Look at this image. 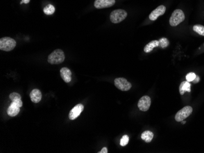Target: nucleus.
Here are the masks:
<instances>
[{
  "label": "nucleus",
  "mask_w": 204,
  "mask_h": 153,
  "mask_svg": "<svg viewBox=\"0 0 204 153\" xmlns=\"http://www.w3.org/2000/svg\"><path fill=\"white\" fill-rule=\"evenodd\" d=\"M65 55L64 52L60 49L53 51L48 57V62L51 64H60L64 62Z\"/></svg>",
  "instance_id": "obj_1"
},
{
  "label": "nucleus",
  "mask_w": 204,
  "mask_h": 153,
  "mask_svg": "<svg viewBox=\"0 0 204 153\" xmlns=\"http://www.w3.org/2000/svg\"><path fill=\"white\" fill-rule=\"evenodd\" d=\"M185 16L183 12L180 9L175 10L171 15L169 19L170 25L172 26H177L185 20Z\"/></svg>",
  "instance_id": "obj_2"
},
{
  "label": "nucleus",
  "mask_w": 204,
  "mask_h": 153,
  "mask_svg": "<svg viewBox=\"0 0 204 153\" xmlns=\"http://www.w3.org/2000/svg\"><path fill=\"white\" fill-rule=\"evenodd\" d=\"M15 46L16 42L13 38L5 37L0 39V50L2 51H11L13 50Z\"/></svg>",
  "instance_id": "obj_3"
},
{
  "label": "nucleus",
  "mask_w": 204,
  "mask_h": 153,
  "mask_svg": "<svg viewBox=\"0 0 204 153\" xmlns=\"http://www.w3.org/2000/svg\"><path fill=\"white\" fill-rule=\"evenodd\" d=\"M127 16V13L123 9L113 11L110 15V20L113 23H119L124 20Z\"/></svg>",
  "instance_id": "obj_4"
},
{
  "label": "nucleus",
  "mask_w": 204,
  "mask_h": 153,
  "mask_svg": "<svg viewBox=\"0 0 204 153\" xmlns=\"http://www.w3.org/2000/svg\"><path fill=\"white\" fill-rule=\"evenodd\" d=\"M192 112V108L191 106H185L180 110L179 112L176 114L175 119L177 121L180 122L182 121L186 118H188L190 115H191Z\"/></svg>",
  "instance_id": "obj_5"
},
{
  "label": "nucleus",
  "mask_w": 204,
  "mask_h": 153,
  "mask_svg": "<svg viewBox=\"0 0 204 153\" xmlns=\"http://www.w3.org/2000/svg\"><path fill=\"white\" fill-rule=\"evenodd\" d=\"M115 86L122 91H128L131 89V84L124 77H118L115 79Z\"/></svg>",
  "instance_id": "obj_6"
},
{
  "label": "nucleus",
  "mask_w": 204,
  "mask_h": 153,
  "mask_svg": "<svg viewBox=\"0 0 204 153\" xmlns=\"http://www.w3.org/2000/svg\"><path fill=\"white\" fill-rule=\"evenodd\" d=\"M151 105V99L149 96H144L140 98L138 103L140 110L143 112L147 111Z\"/></svg>",
  "instance_id": "obj_7"
},
{
  "label": "nucleus",
  "mask_w": 204,
  "mask_h": 153,
  "mask_svg": "<svg viewBox=\"0 0 204 153\" xmlns=\"http://www.w3.org/2000/svg\"><path fill=\"white\" fill-rule=\"evenodd\" d=\"M115 2V0H95L94 6L97 9H103L113 6Z\"/></svg>",
  "instance_id": "obj_8"
},
{
  "label": "nucleus",
  "mask_w": 204,
  "mask_h": 153,
  "mask_svg": "<svg viewBox=\"0 0 204 153\" xmlns=\"http://www.w3.org/2000/svg\"><path fill=\"white\" fill-rule=\"evenodd\" d=\"M84 109V106L82 104H78L77 106H75L70 111L69 113V118L72 120L76 119L77 117H78L81 113L83 112Z\"/></svg>",
  "instance_id": "obj_9"
},
{
  "label": "nucleus",
  "mask_w": 204,
  "mask_h": 153,
  "mask_svg": "<svg viewBox=\"0 0 204 153\" xmlns=\"http://www.w3.org/2000/svg\"><path fill=\"white\" fill-rule=\"evenodd\" d=\"M165 12H166V7L163 5H161L150 13V14L149 15V18L150 20L155 21L158 18V17L163 15Z\"/></svg>",
  "instance_id": "obj_10"
},
{
  "label": "nucleus",
  "mask_w": 204,
  "mask_h": 153,
  "mask_svg": "<svg viewBox=\"0 0 204 153\" xmlns=\"http://www.w3.org/2000/svg\"><path fill=\"white\" fill-rule=\"evenodd\" d=\"M60 75L62 79L67 83H69L72 80V72L66 67L62 68L60 70Z\"/></svg>",
  "instance_id": "obj_11"
},
{
  "label": "nucleus",
  "mask_w": 204,
  "mask_h": 153,
  "mask_svg": "<svg viewBox=\"0 0 204 153\" xmlns=\"http://www.w3.org/2000/svg\"><path fill=\"white\" fill-rule=\"evenodd\" d=\"M30 98L32 102L38 103L42 99V93L38 89L33 90L30 93Z\"/></svg>",
  "instance_id": "obj_12"
},
{
  "label": "nucleus",
  "mask_w": 204,
  "mask_h": 153,
  "mask_svg": "<svg viewBox=\"0 0 204 153\" xmlns=\"http://www.w3.org/2000/svg\"><path fill=\"white\" fill-rule=\"evenodd\" d=\"M20 112V107L12 102L7 110L8 114L11 116H15L18 115Z\"/></svg>",
  "instance_id": "obj_13"
},
{
  "label": "nucleus",
  "mask_w": 204,
  "mask_h": 153,
  "mask_svg": "<svg viewBox=\"0 0 204 153\" xmlns=\"http://www.w3.org/2000/svg\"><path fill=\"white\" fill-rule=\"evenodd\" d=\"M179 91L180 95H183L185 91H191V84L188 81L182 82L179 87Z\"/></svg>",
  "instance_id": "obj_14"
},
{
  "label": "nucleus",
  "mask_w": 204,
  "mask_h": 153,
  "mask_svg": "<svg viewBox=\"0 0 204 153\" xmlns=\"http://www.w3.org/2000/svg\"><path fill=\"white\" fill-rule=\"evenodd\" d=\"M160 45V43L158 40H153L149 43L144 48V51L146 53L150 52L153 50V48L157 47Z\"/></svg>",
  "instance_id": "obj_15"
},
{
  "label": "nucleus",
  "mask_w": 204,
  "mask_h": 153,
  "mask_svg": "<svg viewBox=\"0 0 204 153\" xmlns=\"http://www.w3.org/2000/svg\"><path fill=\"white\" fill-rule=\"evenodd\" d=\"M153 138V132L150 131H144L141 135V139L146 143H149L152 141Z\"/></svg>",
  "instance_id": "obj_16"
},
{
  "label": "nucleus",
  "mask_w": 204,
  "mask_h": 153,
  "mask_svg": "<svg viewBox=\"0 0 204 153\" xmlns=\"http://www.w3.org/2000/svg\"><path fill=\"white\" fill-rule=\"evenodd\" d=\"M54 11H55V8L51 4L47 5L43 9V12L45 13L46 15H50L53 14L54 12Z\"/></svg>",
  "instance_id": "obj_17"
},
{
  "label": "nucleus",
  "mask_w": 204,
  "mask_h": 153,
  "mask_svg": "<svg viewBox=\"0 0 204 153\" xmlns=\"http://www.w3.org/2000/svg\"><path fill=\"white\" fill-rule=\"evenodd\" d=\"M193 30L201 36H204V26L201 25L194 26Z\"/></svg>",
  "instance_id": "obj_18"
},
{
  "label": "nucleus",
  "mask_w": 204,
  "mask_h": 153,
  "mask_svg": "<svg viewBox=\"0 0 204 153\" xmlns=\"http://www.w3.org/2000/svg\"><path fill=\"white\" fill-rule=\"evenodd\" d=\"M159 41V43H160V47L161 48H165L167 47H168V45H169V40H167V38H160Z\"/></svg>",
  "instance_id": "obj_19"
},
{
  "label": "nucleus",
  "mask_w": 204,
  "mask_h": 153,
  "mask_svg": "<svg viewBox=\"0 0 204 153\" xmlns=\"http://www.w3.org/2000/svg\"><path fill=\"white\" fill-rule=\"evenodd\" d=\"M128 141H129V137H128V136H127V135H125L120 139V145L122 146H126L127 145Z\"/></svg>",
  "instance_id": "obj_20"
},
{
  "label": "nucleus",
  "mask_w": 204,
  "mask_h": 153,
  "mask_svg": "<svg viewBox=\"0 0 204 153\" xmlns=\"http://www.w3.org/2000/svg\"><path fill=\"white\" fill-rule=\"evenodd\" d=\"M9 98L13 101H14L15 100H20L21 99V96L17 93H12L10 94L9 95Z\"/></svg>",
  "instance_id": "obj_21"
},
{
  "label": "nucleus",
  "mask_w": 204,
  "mask_h": 153,
  "mask_svg": "<svg viewBox=\"0 0 204 153\" xmlns=\"http://www.w3.org/2000/svg\"><path fill=\"white\" fill-rule=\"evenodd\" d=\"M196 77V75L194 73H190L187 74V75L186 76V79L187 81L190 82H192L194 80Z\"/></svg>",
  "instance_id": "obj_22"
},
{
  "label": "nucleus",
  "mask_w": 204,
  "mask_h": 153,
  "mask_svg": "<svg viewBox=\"0 0 204 153\" xmlns=\"http://www.w3.org/2000/svg\"><path fill=\"white\" fill-rule=\"evenodd\" d=\"M13 103H14L15 105H17V106H18L19 107H21L23 105V102L22 101L21 99L20 100H15L14 101H13Z\"/></svg>",
  "instance_id": "obj_23"
},
{
  "label": "nucleus",
  "mask_w": 204,
  "mask_h": 153,
  "mask_svg": "<svg viewBox=\"0 0 204 153\" xmlns=\"http://www.w3.org/2000/svg\"><path fill=\"white\" fill-rule=\"evenodd\" d=\"M199 81H200V78H199V77L198 76H196V78L194 79V80L192 82H193V83H195V84H196V83L199 82Z\"/></svg>",
  "instance_id": "obj_24"
},
{
  "label": "nucleus",
  "mask_w": 204,
  "mask_h": 153,
  "mask_svg": "<svg viewBox=\"0 0 204 153\" xmlns=\"http://www.w3.org/2000/svg\"><path fill=\"white\" fill-rule=\"evenodd\" d=\"M108 153V149H107V148H106V147H104V148L102 149V150H101L100 152H99V153Z\"/></svg>",
  "instance_id": "obj_25"
},
{
  "label": "nucleus",
  "mask_w": 204,
  "mask_h": 153,
  "mask_svg": "<svg viewBox=\"0 0 204 153\" xmlns=\"http://www.w3.org/2000/svg\"><path fill=\"white\" fill-rule=\"evenodd\" d=\"M23 2V3H25V4H28L29 2V1H30V0H22Z\"/></svg>",
  "instance_id": "obj_26"
},
{
  "label": "nucleus",
  "mask_w": 204,
  "mask_h": 153,
  "mask_svg": "<svg viewBox=\"0 0 204 153\" xmlns=\"http://www.w3.org/2000/svg\"><path fill=\"white\" fill-rule=\"evenodd\" d=\"M185 123H186V121H182V124H183H183H185Z\"/></svg>",
  "instance_id": "obj_27"
}]
</instances>
